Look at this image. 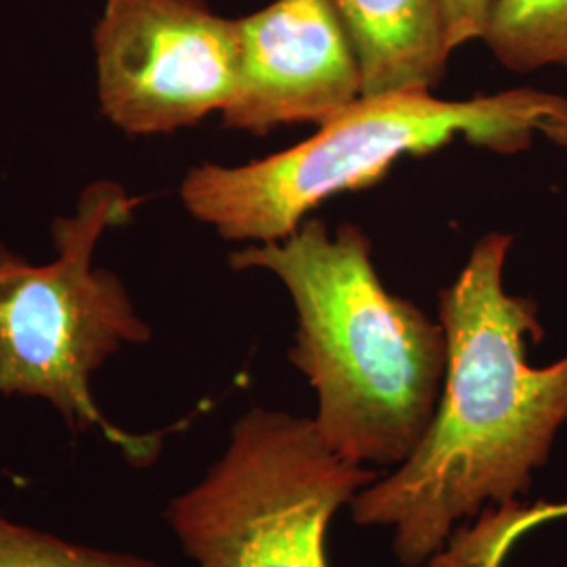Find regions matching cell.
I'll list each match as a JSON object with an SVG mask.
<instances>
[{"mask_svg":"<svg viewBox=\"0 0 567 567\" xmlns=\"http://www.w3.org/2000/svg\"><path fill=\"white\" fill-rule=\"evenodd\" d=\"M511 243L501 231L484 236L440 292L447 353L435 414L404 463L349 503L358 526L393 527L404 567L440 555L456 522L487 503L526 496L567 423V355L529 364L545 328L534 299L505 290Z\"/></svg>","mask_w":567,"mask_h":567,"instance_id":"cell-1","label":"cell"},{"mask_svg":"<svg viewBox=\"0 0 567 567\" xmlns=\"http://www.w3.org/2000/svg\"><path fill=\"white\" fill-rule=\"evenodd\" d=\"M229 264L271 271L290 292L299 328L288 360L318 393L313 421L328 446L358 465H402L440 402L446 332L386 290L364 229L343 225L332 236L307 217L295 234L248 244Z\"/></svg>","mask_w":567,"mask_h":567,"instance_id":"cell-2","label":"cell"},{"mask_svg":"<svg viewBox=\"0 0 567 567\" xmlns=\"http://www.w3.org/2000/svg\"><path fill=\"white\" fill-rule=\"evenodd\" d=\"M536 135L567 147V100L534 89L444 102L431 93L362 97L303 143L243 166L206 163L182 185L185 208L225 240L276 243L328 198L381 182L404 156L450 143L501 154Z\"/></svg>","mask_w":567,"mask_h":567,"instance_id":"cell-3","label":"cell"},{"mask_svg":"<svg viewBox=\"0 0 567 567\" xmlns=\"http://www.w3.org/2000/svg\"><path fill=\"white\" fill-rule=\"evenodd\" d=\"M135 204L116 183L89 185L76 213L53 225L51 264H28L0 243V395L44 400L70 433L97 431L131 465L147 466L163 437L112 425L91 393V374L122 344L152 339L121 278L93 267L100 238L126 224Z\"/></svg>","mask_w":567,"mask_h":567,"instance_id":"cell-4","label":"cell"},{"mask_svg":"<svg viewBox=\"0 0 567 567\" xmlns=\"http://www.w3.org/2000/svg\"><path fill=\"white\" fill-rule=\"evenodd\" d=\"M377 480L328 446L311 416L250 408L164 519L196 567H328L332 517Z\"/></svg>","mask_w":567,"mask_h":567,"instance_id":"cell-5","label":"cell"},{"mask_svg":"<svg viewBox=\"0 0 567 567\" xmlns=\"http://www.w3.org/2000/svg\"><path fill=\"white\" fill-rule=\"evenodd\" d=\"M93 41L102 112L128 135L194 126L236 95L238 21L204 0H107Z\"/></svg>","mask_w":567,"mask_h":567,"instance_id":"cell-6","label":"cell"},{"mask_svg":"<svg viewBox=\"0 0 567 567\" xmlns=\"http://www.w3.org/2000/svg\"><path fill=\"white\" fill-rule=\"evenodd\" d=\"M240 79L227 128L322 126L362 100V70L334 0H276L238 20Z\"/></svg>","mask_w":567,"mask_h":567,"instance_id":"cell-7","label":"cell"},{"mask_svg":"<svg viewBox=\"0 0 567 567\" xmlns=\"http://www.w3.org/2000/svg\"><path fill=\"white\" fill-rule=\"evenodd\" d=\"M362 70V97L431 93L446 74L440 0H334Z\"/></svg>","mask_w":567,"mask_h":567,"instance_id":"cell-8","label":"cell"},{"mask_svg":"<svg viewBox=\"0 0 567 567\" xmlns=\"http://www.w3.org/2000/svg\"><path fill=\"white\" fill-rule=\"evenodd\" d=\"M482 41L513 72L567 70V0H494Z\"/></svg>","mask_w":567,"mask_h":567,"instance_id":"cell-9","label":"cell"},{"mask_svg":"<svg viewBox=\"0 0 567 567\" xmlns=\"http://www.w3.org/2000/svg\"><path fill=\"white\" fill-rule=\"evenodd\" d=\"M0 567H164L128 553H110L61 540L0 517Z\"/></svg>","mask_w":567,"mask_h":567,"instance_id":"cell-10","label":"cell"},{"mask_svg":"<svg viewBox=\"0 0 567 567\" xmlns=\"http://www.w3.org/2000/svg\"><path fill=\"white\" fill-rule=\"evenodd\" d=\"M494 0H440L450 53L466 42L482 41Z\"/></svg>","mask_w":567,"mask_h":567,"instance_id":"cell-11","label":"cell"}]
</instances>
